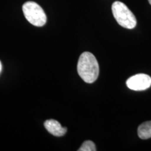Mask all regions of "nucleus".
Returning <instances> with one entry per match:
<instances>
[{"instance_id":"6","label":"nucleus","mask_w":151,"mask_h":151,"mask_svg":"<svg viewBox=\"0 0 151 151\" xmlns=\"http://www.w3.org/2000/svg\"><path fill=\"white\" fill-rule=\"evenodd\" d=\"M138 136L141 139H148L151 138V121L145 122L139 126Z\"/></svg>"},{"instance_id":"2","label":"nucleus","mask_w":151,"mask_h":151,"mask_svg":"<svg viewBox=\"0 0 151 151\" xmlns=\"http://www.w3.org/2000/svg\"><path fill=\"white\" fill-rule=\"evenodd\" d=\"M112 12L115 19L120 26L133 29L137 25V19L129 8L121 1H115L112 5Z\"/></svg>"},{"instance_id":"9","label":"nucleus","mask_w":151,"mask_h":151,"mask_svg":"<svg viewBox=\"0 0 151 151\" xmlns=\"http://www.w3.org/2000/svg\"><path fill=\"white\" fill-rule=\"evenodd\" d=\"M148 1H149V3H150V4L151 5V0H148Z\"/></svg>"},{"instance_id":"8","label":"nucleus","mask_w":151,"mask_h":151,"mask_svg":"<svg viewBox=\"0 0 151 151\" xmlns=\"http://www.w3.org/2000/svg\"><path fill=\"white\" fill-rule=\"evenodd\" d=\"M1 70H2V65H1V62H0V73L1 72Z\"/></svg>"},{"instance_id":"3","label":"nucleus","mask_w":151,"mask_h":151,"mask_svg":"<svg viewBox=\"0 0 151 151\" xmlns=\"http://www.w3.org/2000/svg\"><path fill=\"white\" fill-rule=\"evenodd\" d=\"M22 11L25 18L33 25L42 27L46 24V15L38 4L34 1H27L22 6Z\"/></svg>"},{"instance_id":"5","label":"nucleus","mask_w":151,"mask_h":151,"mask_svg":"<svg viewBox=\"0 0 151 151\" xmlns=\"http://www.w3.org/2000/svg\"><path fill=\"white\" fill-rule=\"evenodd\" d=\"M44 126L49 133L55 137H62L67 133V129L62 127L59 122L55 120H47Z\"/></svg>"},{"instance_id":"7","label":"nucleus","mask_w":151,"mask_h":151,"mask_svg":"<svg viewBox=\"0 0 151 151\" xmlns=\"http://www.w3.org/2000/svg\"><path fill=\"white\" fill-rule=\"evenodd\" d=\"M96 146L92 141H86L83 143L81 148L78 149V151H95Z\"/></svg>"},{"instance_id":"1","label":"nucleus","mask_w":151,"mask_h":151,"mask_svg":"<svg viewBox=\"0 0 151 151\" xmlns=\"http://www.w3.org/2000/svg\"><path fill=\"white\" fill-rule=\"evenodd\" d=\"M77 71L86 83H92L97 80L99 73V67L94 55L90 52H83L78 59Z\"/></svg>"},{"instance_id":"4","label":"nucleus","mask_w":151,"mask_h":151,"mask_svg":"<svg viewBox=\"0 0 151 151\" xmlns=\"http://www.w3.org/2000/svg\"><path fill=\"white\" fill-rule=\"evenodd\" d=\"M126 84L130 90L143 91L151 86V77L145 73H139L128 78Z\"/></svg>"}]
</instances>
